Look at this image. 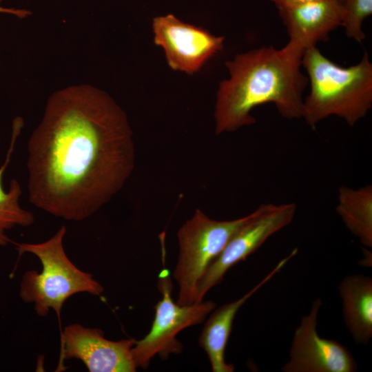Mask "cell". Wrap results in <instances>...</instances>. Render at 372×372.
<instances>
[{
  "mask_svg": "<svg viewBox=\"0 0 372 372\" xmlns=\"http://www.w3.org/2000/svg\"><path fill=\"white\" fill-rule=\"evenodd\" d=\"M3 1L0 0V13L12 14L20 19H24L31 14V12L27 10L3 7L1 6Z\"/></svg>",
  "mask_w": 372,
  "mask_h": 372,
  "instance_id": "cell-18",
  "label": "cell"
},
{
  "mask_svg": "<svg viewBox=\"0 0 372 372\" xmlns=\"http://www.w3.org/2000/svg\"><path fill=\"white\" fill-rule=\"evenodd\" d=\"M342 26L346 35L358 43L365 39L362 30L364 19L372 14V0H345Z\"/></svg>",
  "mask_w": 372,
  "mask_h": 372,
  "instance_id": "cell-16",
  "label": "cell"
},
{
  "mask_svg": "<svg viewBox=\"0 0 372 372\" xmlns=\"http://www.w3.org/2000/svg\"><path fill=\"white\" fill-rule=\"evenodd\" d=\"M338 1H339L341 2L342 3H344V2L345 0H338Z\"/></svg>",
  "mask_w": 372,
  "mask_h": 372,
  "instance_id": "cell-19",
  "label": "cell"
},
{
  "mask_svg": "<svg viewBox=\"0 0 372 372\" xmlns=\"http://www.w3.org/2000/svg\"><path fill=\"white\" fill-rule=\"evenodd\" d=\"M289 37L288 44L303 52L342 25L343 3L338 0H316L294 7L278 9Z\"/></svg>",
  "mask_w": 372,
  "mask_h": 372,
  "instance_id": "cell-11",
  "label": "cell"
},
{
  "mask_svg": "<svg viewBox=\"0 0 372 372\" xmlns=\"http://www.w3.org/2000/svg\"><path fill=\"white\" fill-rule=\"evenodd\" d=\"M158 287L162 298L155 306L151 329L143 339L136 341L132 349L136 367L143 369L148 367L156 355L165 360L172 354L180 353L183 347L176 338L178 333L203 322L216 307V303L211 300L185 305L174 302L173 285L165 270L159 275Z\"/></svg>",
  "mask_w": 372,
  "mask_h": 372,
  "instance_id": "cell-6",
  "label": "cell"
},
{
  "mask_svg": "<svg viewBox=\"0 0 372 372\" xmlns=\"http://www.w3.org/2000/svg\"><path fill=\"white\" fill-rule=\"evenodd\" d=\"M278 9L287 8L316 0H271Z\"/></svg>",
  "mask_w": 372,
  "mask_h": 372,
  "instance_id": "cell-17",
  "label": "cell"
},
{
  "mask_svg": "<svg viewBox=\"0 0 372 372\" xmlns=\"http://www.w3.org/2000/svg\"><path fill=\"white\" fill-rule=\"evenodd\" d=\"M251 213L231 220L210 218L200 209L178 229V256L173 272L178 285L176 302H196L198 287L211 263L231 237L249 219Z\"/></svg>",
  "mask_w": 372,
  "mask_h": 372,
  "instance_id": "cell-5",
  "label": "cell"
},
{
  "mask_svg": "<svg viewBox=\"0 0 372 372\" xmlns=\"http://www.w3.org/2000/svg\"><path fill=\"white\" fill-rule=\"evenodd\" d=\"M301 65L307 73L310 92L303 101L302 118L315 129L331 116L353 126L372 106V63L367 52L350 67H341L316 48L306 49Z\"/></svg>",
  "mask_w": 372,
  "mask_h": 372,
  "instance_id": "cell-3",
  "label": "cell"
},
{
  "mask_svg": "<svg viewBox=\"0 0 372 372\" xmlns=\"http://www.w3.org/2000/svg\"><path fill=\"white\" fill-rule=\"evenodd\" d=\"M336 212L348 230L366 248L372 247V186L341 185Z\"/></svg>",
  "mask_w": 372,
  "mask_h": 372,
  "instance_id": "cell-14",
  "label": "cell"
},
{
  "mask_svg": "<svg viewBox=\"0 0 372 372\" xmlns=\"http://www.w3.org/2000/svg\"><path fill=\"white\" fill-rule=\"evenodd\" d=\"M298 254L293 249L256 285L238 299L214 309L206 320L200 334L198 342L206 353L214 372H232L234 366L225 361V349L230 336L236 315L241 307L261 287L276 276Z\"/></svg>",
  "mask_w": 372,
  "mask_h": 372,
  "instance_id": "cell-12",
  "label": "cell"
},
{
  "mask_svg": "<svg viewBox=\"0 0 372 372\" xmlns=\"http://www.w3.org/2000/svg\"><path fill=\"white\" fill-rule=\"evenodd\" d=\"M322 300L312 303L296 329L284 372H353L357 363L350 351L339 342L322 338L317 331Z\"/></svg>",
  "mask_w": 372,
  "mask_h": 372,
  "instance_id": "cell-8",
  "label": "cell"
},
{
  "mask_svg": "<svg viewBox=\"0 0 372 372\" xmlns=\"http://www.w3.org/2000/svg\"><path fill=\"white\" fill-rule=\"evenodd\" d=\"M303 51L288 43L262 46L225 63L229 78L220 82L215 107L216 134L256 122L251 110L273 103L285 118H301L308 78L301 71Z\"/></svg>",
  "mask_w": 372,
  "mask_h": 372,
  "instance_id": "cell-2",
  "label": "cell"
},
{
  "mask_svg": "<svg viewBox=\"0 0 372 372\" xmlns=\"http://www.w3.org/2000/svg\"><path fill=\"white\" fill-rule=\"evenodd\" d=\"M66 227L62 225L47 240L38 243H16L20 258L25 253L35 255L41 262V272L28 270L23 275L19 296L34 304L37 314L46 316L54 310L60 320L65 302L73 295L87 293L101 296L103 287L91 273L79 269L68 257L63 247Z\"/></svg>",
  "mask_w": 372,
  "mask_h": 372,
  "instance_id": "cell-4",
  "label": "cell"
},
{
  "mask_svg": "<svg viewBox=\"0 0 372 372\" xmlns=\"http://www.w3.org/2000/svg\"><path fill=\"white\" fill-rule=\"evenodd\" d=\"M23 125V119L21 117L14 119L10 146L5 161L0 167V247H5L10 242L13 243L6 234L7 230L15 226L28 227L34 221L32 213L23 209L19 205L22 194L19 183L16 179H12L8 192L3 189L2 185L4 172L10 164Z\"/></svg>",
  "mask_w": 372,
  "mask_h": 372,
  "instance_id": "cell-15",
  "label": "cell"
},
{
  "mask_svg": "<svg viewBox=\"0 0 372 372\" xmlns=\"http://www.w3.org/2000/svg\"><path fill=\"white\" fill-rule=\"evenodd\" d=\"M296 205L263 203L251 213L249 219L231 237L204 275L196 302L223 280L227 271L256 251L272 235L293 220Z\"/></svg>",
  "mask_w": 372,
  "mask_h": 372,
  "instance_id": "cell-7",
  "label": "cell"
},
{
  "mask_svg": "<svg viewBox=\"0 0 372 372\" xmlns=\"http://www.w3.org/2000/svg\"><path fill=\"white\" fill-rule=\"evenodd\" d=\"M338 292L345 325L358 344L367 345L372 338V279L362 274L345 276Z\"/></svg>",
  "mask_w": 372,
  "mask_h": 372,
  "instance_id": "cell-13",
  "label": "cell"
},
{
  "mask_svg": "<svg viewBox=\"0 0 372 372\" xmlns=\"http://www.w3.org/2000/svg\"><path fill=\"white\" fill-rule=\"evenodd\" d=\"M61 360H81L90 372H134L132 349L136 340L105 338L98 328L80 324L66 326L61 332Z\"/></svg>",
  "mask_w": 372,
  "mask_h": 372,
  "instance_id": "cell-10",
  "label": "cell"
},
{
  "mask_svg": "<svg viewBox=\"0 0 372 372\" xmlns=\"http://www.w3.org/2000/svg\"><path fill=\"white\" fill-rule=\"evenodd\" d=\"M29 200L66 220L92 216L134 170L133 134L122 108L87 84L49 97L28 143Z\"/></svg>",
  "mask_w": 372,
  "mask_h": 372,
  "instance_id": "cell-1",
  "label": "cell"
},
{
  "mask_svg": "<svg viewBox=\"0 0 372 372\" xmlns=\"http://www.w3.org/2000/svg\"><path fill=\"white\" fill-rule=\"evenodd\" d=\"M154 43L165 51L169 67L193 74L223 48V37L178 20L173 14L153 20Z\"/></svg>",
  "mask_w": 372,
  "mask_h": 372,
  "instance_id": "cell-9",
  "label": "cell"
}]
</instances>
